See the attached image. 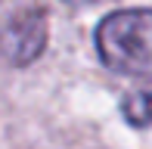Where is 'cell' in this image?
<instances>
[{
  "label": "cell",
  "instance_id": "1",
  "mask_svg": "<svg viewBox=\"0 0 152 149\" xmlns=\"http://www.w3.org/2000/svg\"><path fill=\"white\" fill-rule=\"evenodd\" d=\"M96 53L118 74L152 65V9H115L96 25Z\"/></svg>",
  "mask_w": 152,
  "mask_h": 149
},
{
  "label": "cell",
  "instance_id": "2",
  "mask_svg": "<svg viewBox=\"0 0 152 149\" xmlns=\"http://www.w3.org/2000/svg\"><path fill=\"white\" fill-rule=\"evenodd\" d=\"M47 34H50V25H47V12L40 6H28V9H19L10 22L0 31V53L10 65L22 69L31 65L34 59H40L47 47Z\"/></svg>",
  "mask_w": 152,
  "mask_h": 149
},
{
  "label": "cell",
  "instance_id": "3",
  "mask_svg": "<svg viewBox=\"0 0 152 149\" xmlns=\"http://www.w3.org/2000/svg\"><path fill=\"white\" fill-rule=\"evenodd\" d=\"M121 115L130 127H149L152 124V78L140 84L137 90L124 93L121 99Z\"/></svg>",
  "mask_w": 152,
  "mask_h": 149
},
{
  "label": "cell",
  "instance_id": "4",
  "mask_svg": "<svg viewBox=\"0 0 152 149\" xmlns=\"http://www.w3.org/2000/svg\"><path fill=\"white\" fill-rule=\"evenodd\" d=\"M65 3H72V6H81V3H96V0H65Z\"/></svg>",
  "mask_w": 152,
  "mask_h": 149
}]
</instances>
